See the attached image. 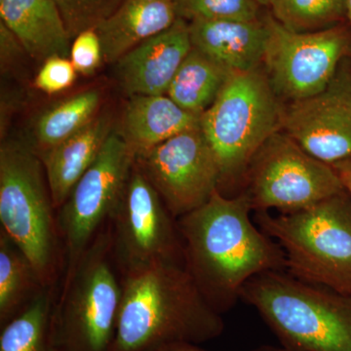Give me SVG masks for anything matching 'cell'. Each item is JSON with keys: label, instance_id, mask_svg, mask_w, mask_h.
Here are the masks:
<instances>
[{"label": "cell", "instance_id": "obj_1", "mask_svg": "<svg viewBox=\"0 0 351 351\" xmlns=\"http://www.w3.org/2000/svg\"><path fill=\"white\" fill-rule=\"evenodd\" d=\"M252 211L245 193L228 196L218 189L204 205L177 219L186 269L221 314L254 276L286 270L283 249L256 226Z\"/></svg>", "mask_w": 351, "mask_h": 351}, {"label": "cell", "instance_id": "obj_2", "mask_svg": "<svg viewBox=\"0 0 351 351\" xmlns=\"http://www.w3.org/2000/svg\"><path fill=\"white\" fill-rule=\"evenodd\" d=\"M119 325L112 351H149L218 338L225 329L181 263H160L121 276Z\"/></svg>", "mask_w": 351, "mask_h": 351}, {"label": "cell", "instance_id": "obj_3", "mask_svg": "<svg viewBox=\"0 0 351 351\" xmlns=\"http://www.w3.org/2000/svg\"><path fill=\"white\" fill-rule=\"evenodd\" d=\"M240 298L289 350L351 351V294L274 270L254 276Z\"/></svg>", "mask_w": 351, "mask_h": 351}, {"label": "cell", "instance_id": "obj_4", "mask_svg": "<svg viewBox=\"0 0 351 351\" xmlns=\"http://www.w3.org/2000/svg\"><path fill=\"white\" fill-rule=\"evenodd\" d=\"M121 297L107 223L82 255L64 267L51 320L56 350L112 351Z\"/></svg>", "mask_w": 351, "mask_h": 351}, {"label": "cell", "instance_id": "obj_5", "mask_svg": "<svg viewBox=\"0 0 351 351\" xmlns=\"http://www.w3.org/2000/svg\"><path fill=\"white\" fill-rule=\"evenodd\" d=\"M43 162L24 141L0 147V223L27 256L44 286H57L64 251Z\"/></svg>", "mask_w": 351, "mask_h": 351}, {"label": "cell", "instance_id": "obj_6", "mask_svg": "<svg viewBox=\"0 0 351 351\" xmlns=\"http://www.w3.org/2000/svg\"><path fill=\"white\" fill-rule=\"evenodd\" d=\"M254 219L283 249L288 274L351 294V197L346 189L304 209L277 216L256 212Z\"/></svg>", "mask_w": 351, "mask_h": 351}, {"label": "cell", "instance_id": "obj_7", "mask_svg": "<svg viewBox=\"0 0 351 351\" xmlns=\"http://www.w3.org/2000/svg\"><path fill=\"white\" fill-rule=\"evenodd\" d=\"M283 105L274 93L263 66L234 71L200 127L218 161L219 191L243 186L258 149L282 130Z\"/></svg>", "mask_w": 351, "mask_h": 351}, {"label": "cell", "instance_id": "obj_8", "mask_svg": "<svg viewBox=\"0 0 351 351\" xmlns=\"http://www.w3.org/2000/svg\"><path fill=\"white\" fill-rule=\"evenodd\" d=\"M243 186L253 211L280 213L304 209L345 191L332 165L309 156L282 130L254 156Z\"/></svg>", "mask_w": 351, "mask_h": 351}, {"label": "cell", "instance_id": "obj_9", "mask_svg": "<svg viewBox=\"0 0 351 351\" xmlns=\"http://www.w3.org/2000/svg\"><path fill=\"white\" fill-rule=\"evenodd\" d=\"M108 223L121 276L160 263L186 265L177 219L136 163Z\"/></svg>", "mask_w": 351, "mask_h": 351}, {"label": "cell", "instance_id": "obj_10", "mask_svg": "<svg viewBox=\"0 0 351 351\" xmlns=\"http://www.w3.org/2000/svg\"><path fill=\"white\" fill-rule=\"evenodd\" d=\"M263 68L279 100H302L324 91L345 60L351 57L348 21L330 29L295 32L286 29L270 14Z\"/></svg>", "mask_w": 351, "mask_h": 351}, {"label": "cell", "instance_id": "obj_11", "mask_svg": "<svg viewBox=\"0 0 351 351\" xmlns=\"http://www.w3.org/2000/svg\"><path fill=\"white\" fill-rule=\"evenodd\" d=\"M135 159L121 133L112 129L96 160L57 209L64 269L82 255L107 225L125 189Z\"/></svg>", "mask_w": 351, "mask_h": 351}, {"label": "cell", "instance_id": "obj_12", "mask_svg": "<svg viewBox=\"0 0 351 351\" xmlns=\"http://www.w3.org/2000/svg\"><path fill=\"white\" fill-rule=\"evenodd\" d=\"M135 163L176 219L204 205L219 188L218 161L201 127L141 152Z\"/></svg>", "mask_w": 351, "mask_h": 351}, {"label": "cell", "instance_id": "obj_13", "mask_svg": "<svg viewBox=\"0 0 351 351\" xmlns=\"http://www.w3.org/2000/svg\"><path fill=\"white\" fill-rule=\"evenodd\" d=\"M282 131L309 156L329 165L350 156V58L324 91L283 106Z\"/></svg>", "mask_w": 351, "mask_h": 351}, {"label": "cell", "instance_id": "obj_14", "mask_svg": "<svg viewBox=\"0 0 351 351\" xmlns=\"http://www.w3.org/2000/svg\"><path fill=\"white\" fill-rule=\"evenodd\" d=\"M191 49L189 22L179 18L169 29L129 51L115 63L119 86L129 97L167 94Z\"/></svg>", "mask_w": 351, "mask_h": 351}, {"label": "cell", "instance_id": "obj_15", "mask_svg": "<svg viewBox=\"0 0 351 351\" xmlns=\"http://www.w3.org/2000/svg\"><path fill=\"white\" fill-rule=\"evenodd\" d=\"M193 48L232 71L263 66L269 39L265 18L254 21L195 20L189 22Z\"/></svg>", "mask_w": 351, "mask_h": 351}, {"label": "cell", "instance_id": "obj_16", "mask_svg": "<svg viewBox=\"0 0 351 351\" xmlns=\"http://www.w3.org/2000/svg\"><path fill=\"white\" fill-rule=\"evenodd\" d=\"M0 18L32 59L69 58L73 39L53 0H0Z\"/></svg>", "mask_w": 351, "mask_h": 351}, {"label": "cell", "instance_id": "obj_17", "mask_svg": "<svg viewBox=\"0 0 351 351\" xmlns=\"http://www.w3.org/2000/svg\"><path fill=\"white\" fill-rule=\"evenodd\" d=\"M178 19L175 0H123L95 29L100 36L104 61L117 63L129 51L169 29Z\"/></svg>", "mask_w": 351, "mask_h": 351}, {"label": "cell", "instance_id": "obj_18", "mask_svg": "<svg viewBox=\"0 0 351 351\" xmlns=\"http://www.w3.org/2000/svg\"><path fill=\"white\" fill-rule=\"evenodd\" d=\"M200 115L186 112L167 95L130 96L122 120V137L135 156L182 132L200 127Z\"/></svg>", "mask_w": 351, "mask_h": 351}, {"label": "cell", "instance_id": "obj_19", "mask_svg": "<svg viewBox=\"0 0 351 351\" xmlns=\"http://www.w3.org/2000/svg\"><path fill=\"white\" fill-rule=\"evenodd\" d=\"M112 131L110 117H96L75 135L38 156L56 211L96 160Z\"/></svg>", "mask_w": 351, "mask_h": 351}, {"label": "cell", "instance_id": "obj_20", "mask_svg": "<svg viewBox=\"0 0 351 351\" xmlns=\"http://www.w3.org/2000/svg\"><path fill=\"white\" fill-rule=\"evenodd\" d=\"M233 73L193 48L178 69L166 95L186 112L201 117L218 99Z\"/></svg>", "mask_w": 351, "mask_h": 351}, {"label": "cell", "instance_id": "obj_21", "mask_svg": "<svg viewBox=\"0 0 351 351\" xmlns=\"http://www.w3.org/2000/svg\"><path fill=\"white\" fill-rule=\"evenodd\" d=\"M101 93L91 89L60 101L39 115L32 128L31 143L38 156L84 128L96 117Z\"/></svg>", "mask_w": 351, "mask_h": 351}, {"label": "cell", "instance_id": "obj_22", "mask_svg": "<svg viewBox=\"0 0 351 351\" xmlns=\"http://www.w3.org/2000/svg\"><path fill=\"white\" fill-rule=\"evenodd\" d=\"M44 287L27 256L0 230V327L19 314Z\"/></svg>", "mask_w": 351, "mask_h": 351}, {"label": "cell", "instance_id": "obj_23", "mask_svg": "<svg viewBox=\"0 0 351 351\" xmlns=\"http://www.w3.org/2000/svg\"><path fill=\"white\" fill-rule=\"evenodd\" d=\"M57 286H46L13 319L0 327V351H57L52 311Z\"/></svg>", "mask_w": 351, "mask_h": 351}, {"label": "cell", "instance_id": "obj_24", "mask_svg": "<svg viewBox=\"0 0 351 351\" xmlns=\"http://www.w3.org/2000/svg\"><path fill=\"white\" fill-rule=\"evenodd\" d=\"M270 15L295 32L330 29L348 20V0H271Z\"/></svg>", "mask_w": 351, "mask_h": 351}, {"label": "cell", "instance_id": "obj_25", "mask_svg": "<svg viewBox=\"0 0 351 351\" xmlns=\"http://www.w3.org/2000/svg\"><path fill=\"white\" fill-rule=\"evenodd\" d=\"M178 17L195 20L260 19L257 0H175Z\"/></svg>", "mask_w": 351, "mask_h": 351}, {"label": "cell", "instance_id": "obj_26", "mask_svg": "<svg viewBox=\"0 0 351 351\" xmlns=\"http://www.w3.org/2000/svg\"><path fill=\"white\" fill-rule=\"evenodd\" d=\"M71 39L86 29H96L115 12L123 0H53Z\"/></svg>", "mask_w": 351, "mask_h": 351}, {"label": "cell", "instance_id": "obj_27", "mask_svg": "<svg viewBox=\"0 0 351 351\" xmlns=\"http://www.w3.org/2000/svg\"><path fill=\"white\" fill-rule=\"evenodd\" d=\"M77 71L69 57L55 56L43 62L34 78V86L46 94H57L75 82Z\"/></svg>", "mask_w": 351, "mask_h": 351}, {"label": "cell", "instance_id": "obj_28", "mask_svg": "<svg viewBox=\"0 0 351 351\" xmlns=\"http://www.w3.org/2000/svg\"><path fill=\"white\" fill-rule=\"evenodd\" d=\"M69 60L77 73L90 75L104 61L100 36L95 29L80 32L71 43Z\"/></svg>", "mask_w": 351, "mask_h": 351}, {"label": "cell", "instance_id": "obj_29", "mask_svg": "<svg viewBox=\"0 0 351 351\" xmlns=\"http://www.w3.org/2000/svg\"><path fill=\"white\" fill-rule=\"evenodd\" d=\"M332 166L338 174L343 189L351 197V154L343 160L332 164Z\"/></svg>", "mask_w": 351, "mask_h": 351}, {"label": "cell", "instance_id": "obj_30", "mask_svg": "<svg viewBox=\"0 0 351 351\" xmlns=\"http://www.w3.org/2000/svg\"><path fill=\"white\" fill-rule=\"evenodd\" d=\"M149 351H204L197 348L193 343H172V345H167L161 346V348H156Z\"/></svg>", "mask_w": 351, "mask_h": 351}, {"label": "cell", "instance_id": "obj_31", "mask_svg": "<svg viewBox=\"0 0 351 351\" xmlns=\"http://www.w3.org/2000/svg\"><path fill=\"white\" fill-rule=\"evenodd\" d=\"M348 20L351 25V0H348Z\"/></svg>", "mask_w": 351, "mask_h": 351}, {"label": "cell", "instance_id": "obj_32", "mask_svg": "<svg viewBox=\"0 0 351 351\" xmlns=\"http://www.w3.org/2000/svg\"><path fill=\"white\" fill-rule=\"evenodd\" d=\"M270 1H271V0H257V2L258 4H260V6H269Z\"/></svg>", "mask_w": 351, "mask_h": 351}, {"label": "cell", "instance_id": "obj_33", "mask_svg": "<svg viewBox=\"0 0 351 351\" xmlns=\"http://www.w3.org/2000/svg\"><path fill=\"white\" fill-rule=\"evenodd\" d=\"M279 351H292V350H287V348H285V350H279Z\"/></svg>", "mask_w": 351, "mask_h": 351}]
</instances>
